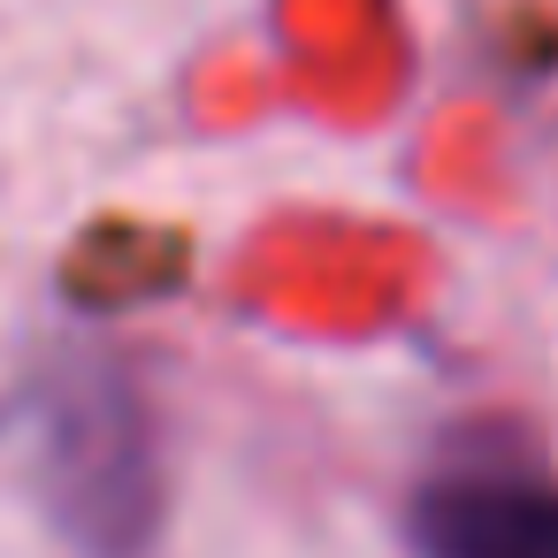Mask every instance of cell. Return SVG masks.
I'll return each mask as SVG.
<instances>
[{
  "mask_svg": "<svg viewBox=\"0 0 558 558\" xmlns=\"http://www.w3.org/2000/svg\"><path fill=\"white\" fill-rule=\"evenodd\" d=\"M421 558H558V482L520 466H451L413 489Z\"/></svg>",
  "mask_w": 558,
  "mask_h": 558,
  "instance_id": "7a4b0ae2",
  "label": "cell"
},
{
  "mask_svg": "<svg viewBox=\"0 0 558 558\" xmlns=\"http://www.w3.org/2000/svg\"><path fill=\"white\" fill-rule=\"evenodd\" d=\"M39 497L70 550L146 558L169 512L161 413L116 352H70L39 390Z\"/></svg>",
  "mask_w": 558,
  "mask_h": 558,
  "instance_id": "6da1fadb",
  "label": "cell"
}]
</instances>
